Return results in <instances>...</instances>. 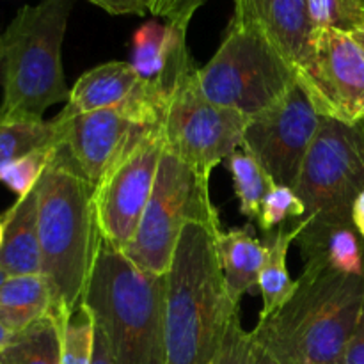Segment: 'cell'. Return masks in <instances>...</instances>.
Returning a JSON list of instances; mask_svg holds the SVG:
<instances>
[{
	"instance_id": "cell-8",
	"label": "cell",
	"mask_w": 364,
	"mask_h": 364,
	"mask_svg": "<svg viewBox=\"0 0 364 364\" xmlns=\"http://www.w3.org/2000/svg\"><path fill=\"white\" fill-rule=\"evenodd\" d=\"M219 219L210 198V180L198 176L171 151L164 149L151 198L134 240L123 252L139 269L166 276L185 224Z\"/></svg>"
},
{
	"instance_id": "cell-27",
	"label": "cell",
	"mask_w": 364,
	"mask_h": 364,
	"mask_svg": "<svg viewBox=\"0 0 364 364\" xmlns=\"http://www.w3.org/2000/svg\"><path fill=\"white\" fill-rule=\"evenodd\" d=\"M256 343L251 331L240 322V311L233 313L213 364H255Z\"/></svg>"
},
{
	"instance_id": "cell-23",
	"label": "cell",
	"mask_w": 364,
	"mask_h": 364,
	"mask_svg": "<svg viewBox=\"0 0 364 364\" xmlns=\"http://www.w3.org/2000/svg\"><path fill=\"white\" fill-rule=\"evenodd\" d=\"M228 164H230L231 176H233V187L238 198V205H240V213L249 220H256L263 199L274 187V181L256 162L255 156L249 155L244 148H238L228 159Z\"/></svg>"
},
{
	"instance_id": "cell-5",
	"label": "cell",
	"mask_w": 364,
	"mask_h": 364,
	"mask_svg": "<svg viewBox=\"0 0 364 364\" xmlns=\"http://www.w3.org/2000/svg\"><path fill=\"white\" fill-rule=\"evenodd\" d=\"M82 306L105 336L116 364L166 361V276L139 269L102 240Z\"/></svg>"
},
{
	"instance_id": "cell-34",
	"label": "cell",
	"mask_w": 364,
	"mask_h": 364,
	"mask_svg": "<svg viewBox=\"0 0 364 364\" xmlns=\"http://www.w3.org/2000/svg\"><path fill=\"white\" fill-rule=\"evenodd\" d=\"M348 11L355 16L359 23L364 25V0H345Z\"/></svg>"
},
{
	"instance_id": "cell-13",
	"label": "cell",
	"mask_w": 364,
	"mask_h": 364,
	"mask_svg": "<svg viewBox=\"0 0 364 364\" xmlns=\"http://www.w3.org/2000/svg\"><path fill=\"white\" fill-rule=\"evenodd\" d=\"M63 119H66L64 153L75 169L95 185V188L114 164L149 130L130 121L116 109L96 110Z\"/></svg>"
},
{
	"instance_id": "cell-28",
	"label": "cell",
	"mask_w": 364,
	"mask_h": 364,
	"mask_svg": "<svg viewBox=\"0 0 364 364\" xmlns=\"http://www.w3.org/2000/svg\"><path fill=\"white\" fill-rule=\"evenodd\" d=\"M306 4H308V14L315 32L329 27L352 32L354 28L363 27L355 20L354 14L348 11L345 0H306Z\"/></svg>"
},
{
	"instance_id": "cell-26",
	"label": "cell",
	"mask_w": 364,
	"mask_h": 364,
	"mask_svg": "<svg viewBox=\"0 0 364 364\" xmlns=\"http://www.w3.org/2000/svg\"><path fill=\"white\" fill-rule=\"evenodd\" d=\"M60 144H63V142H60ZM59 146L38 149V151L31 153V155H25L21 156V159L4 166L2 169H0V183H4L7 188H11L18 198L28 194V192L38 185L43 171L46 169V166L50 164L53 153H55V149L59 148Z\"/></svg>"
},
{
	"instance_id": "cell-12",
	"label": "cell",
	"mask_w": 364,
	"mask_h": 364,
	"mask_svg": "<svg viewBox=\"0 0 364 364\" xmlns=\"http://www.w3.org/2000/svg\"><path fill=\"white\" fill-rule=\"evenodd\" d=\"M299 85L320 116L364 124V50L350 32H315L311 68Z\"/></svg>"
},
{
	"instance_id": "cell-31",
	"label": "cell",
	"mask_w": 364,
	"mask_h": 364,
	"mask_svg": "<svg viewBox=\"0 0 364 364\" xmlns=\"http://www.w3.org/2000/svg\"><path fill=\"white\" fill-rule=\"evenodd\" d=\"M87 2L95 4L100 9L107 11L109 14H116V16H123V14H142L148 13L144 0H87Z\"/></svg>"
},
{
	"instance_id": "cell-6",
	"label": "cell",
	"mask_w": 364,
	"mask_h": 364,
	"mask_svg": "<svg viewBox=\"0 0 364 364\" xmlns=\"http://www.w3.org/2000/svg\"><path fill=\"white\" fill-rule=\"evenodd\" d=\"M196 77L210 102L247 119L276 105L297 84L294 68L240 4H235L220 46Z\"/></svg>"
},
{
	"instance_id": "cell-9",
	"label": "cell",
	"mask_w": 364,
	"mask_h": 364,
	"mask_svg": "<svg viewBox=\"0 0 364 364\" xmlns=\"http://www.w3.org/2000/svg\"><path fill=\"white\" fill-rule=\"evenodd\" d=\"M198 66H192L171 95L162 130L167 151L210 180L212 171L242 148L247 117L210 102L198 84Z\"/></svg>"
},
{
	"instance_id": "cell-18",
	"label": "cell",
	"mask_w": 364,
	"mask_h": 364,
	"mask_svg": "<svg viewBox=\"0 0 364 364\" xmlns=\"http://www.w3.org/2000/svg\"><path fill=\"white\" fill-rule=\"evenodd\" d=\"M217 252L228 295L240 306L242 297L258 287L267 258L265 244L256 238L252 226L233 228L217 235Z\"/></svg>"
},
{
	"instance_id": "cell-14",
	"label": "cell",
	"mask_w": 364,
	"mask_h": 364,
	"mask_svg": "<svg viewBox=\"0 0 364 364\" xmlns=\"http://www.w3.org/2000/svg\"><path fill=\"white\" fill-rule=\"evenodd\" d=\"M262 27L277 52L287 59L301 84L313 60V31L306 0H233Z\"/></svg>"
},
{
	"instance_id": "cell-22",
	"label": "cell",
	"mask_w": 364,
	"mask_h": 364,
	"mask_svg": "<svg viewBox=\"0 0 364 364\" xmlns=\"http://www.w3.org/2000/svg\"><path fill=\"white\" fill-rule=\"evenodd\" d=\"M0 364H60V326L52 315L32 323L0 350Z\"/></svg>"
},
{
	"instance_id": "cell-30",
	"label": "cell",
	"mask_w": 364,
	"mask_h": 364,
	"mask_svg": "<svg viewBox=\"0 0 364 364\" xmlns=\"http://www.w3.org/2000/svg\"><path fill=\"white\" fill-rule=\"evenodd\" d=\"M338 364H364V308Z\"/></svg>"
},
{
	"instance_id": "cell-1",
	"label": "cell",
	"mask_w": 364,
	"mask_h": 364,
	"mask_svg": "<svg viewBox=\"0 0 364 364\" xmlns=\"http://www.w3.org/2000/svg\"><path fill=\"white\" fill-rule=\"evenodd\" d=\"M38 231L41 276L52 299L50 315L63 327L82 308L103 240L96 217L95 185L75 169L63 144L38 181Z\"/></svg>"
},
{
	"instance_id": "cell-15",
	"label": "cell",
	"mask_w": 364,
	"mask_h": 364,
	"mask_svg": "<svg viewBox=\"0 0 364 364\" xmlns=\"http://www.w3.org/2000/svg\"><path fill=\"white\" fill-rule=\"evenodd\" d=\"M141 78L130 60H110L80 75L70 89V100L59 112L60 117L105 109H123L137 95Z\"/></svg>"
},
{
	"instance_id": "cell-33",
	"label": "cell",
	"mask_w": 364,
	"mask_h": 364,
	"mask_svg": "<svg viewBox=\"0 0 364 364\" xmlns=\"http://www.w3.org/2000/svg\"><path fill=\"white\" fill-rule=\"evenodd\" d=\"M352 224L364 238V191L355 198L354 205H352Z\"/></svg>"
},
{
	"instance_id": "cell-38",
	"label": "cell",
	"mask_w": 364,
	"mask_h": 364,
	"mask_svg": "<svg viewBox=\"0 0 364 364\" xmlns=\"http://www.w3.org/2000/svg\"><path fill=\"white\" fill-rule=\"evenodd\" d=\"M4 242V215H0V245Z\"/></svg>"
},
{
	"instance_id": "cell-24",
	"label": "cell",
	"mask_w": 364,
	"mask_h": 364,
	"mask_svg": "<svg viewBox=\"0 0 364 364\" xmlns=\"http://www.w3.org/2000/svg\"><path fill=\"white\" fill-rule=\"evenodd\" d=\"M95 320L82 306L60 327V364H91Z\"/></svg>"
},
{
	"instance_id": "cell-17",
	"label": "cell",
	"mask_w": 364,
	"mask_h": 364,
	"mask_svg": "<svg viewBox=\"0 0 364 364\" xmlns=\"http://www.w3.org/2000/svg\"><path fill=\"white\" fill-rule=\"evenodd\" d=\"M297 245L306 262H322L345 276L364 277V238L354 224L304 226Z\"/></svg>"
},
{
	"instance_id": "cell-35",
	"label": "cell",
	"mask_w": 364,
	"mask_h": 364,
	"mask_svg": "<svg viewBox=\"0 0 364 364\" xmlns=\"http://www.w3.org/2000/svg\"><path fill=\"white\" fill-rule=\"evenodd\" d=\"M255 364H277V363L274 361V358L269 354V352H265V350H263V348H259L258 345H256Z\"/></svg>"
},
{
	"instance_id": "cell-11",
	"label": "cell",
	"mask_w": 364,
	"mask_h": 364,
	"mask_svg": "<svg viewBox=\"0 0 364 364\" xmlns=\"http://www.w3.org/2000/svg\"><path fill=\"white\" fill-rule=\"evenodd\" d=\"M320 117L304 89L295 84L276 105L249 117L242 148L255 156L274 185L294 188Z\"/></svg>"
},
{
	"instance_id": "cell-10",
	"label": "cell",
	"mask_w": 364,
	"mask_h": 364,
	"mask_svg": "<svg viewBox=\"0 0 364 364\" xmlns=\"http://www.w3.org/2000/svg\"><path fill=\"white\" fill-rule=\"evenodd\" d=\"M164 149L166 142L160 127L149 128L96 185L95 206L100 233L117 251H127L137 233Z\"/></svg>"
},
{
	"instance_id": "cell-2",
	"label": "cell",
	"mask_w": 364,
	"mask_h": 364,
	"mask_svg": "<svg viewBox=\"0 0 364 364\" xmlns=\"http://www.w3.org/2000/svg\"><path fill=\"white\" fill-rule=\"evenodd\" d=\"M220 223L185 224L166 274L164 364H213L228 323L240 306L226 291L217 252Z\"/></svg>"
},
{
	"instance_id": "cell-4",
	"label": "cell",
	"mask_w": 364,
	"mask_h": 364,
	"mask_svg": "<svg viewBox=\"0 0 364 364\" xmlns=\"http://www.w3.org/2000/svg\"><path fill=\"white\" fill-rule=\"evenodd\" d=\"M75 0H39L20 7L0 34V127L41 121L70 100L63 41Z\"/></svg>"
},
{
	"instance_id": "cell-25",
	"label": "cell",
	"mask_w": 364,
	"mask_h": 364,
	"mask_svg": "<svg viewBox=\"0 0 364 364\" xmlns=\"http://www.w3.org/2000/svg\"><path fill=\"white\" fill-rule=\"evenodd\" d=\"M302 217H304V205L297 198L294 188L274 185L263 199L256 223L262 228L263 233L269 235L281 224L299 223Z\"/></svg>"
},
{
	"instance_id": "cell-21",
	"label": "cell",
	"mask_w": 364,
	"mask_h": 364,
	"mask_svg": "<svg viewBox=\"0 0 364 364\" xmlns=\"http://www.w3.org/2000/svg\"><path fill=\"white\" fill-rule=\"evenodd\" d=\"M66 119L55 116L46 121H18L0 127V169L14 160L38 151L53 148L64 141Z\"/></svg>"
},
{
	"instance_id": "cell-3",
	"label": "cell",
	"mask_w": 364,
	"mask_h": 364,
	"mask_svg": "<svg viewBox=\"0 0 364 364\" xmlns=\"http://www.w3.org/2000/svg\"><path fill=\"white\" fill-rule=\"evenodd\" d=\"M364 308V277L306 262L294 295L258 320L255 343L277 364H338Z\"/></svg>"
},
{
	"instance_id": "cell-29",
	"label": "cell",
	"mask_w": 364,
	"mask_h": 364,
	"mask_svg": "<svg viewBox=\"0 0 364 364\" xmlns=\"http://www.w3.org/2000/svg\"><path fill=\"white\" fill-rule=\"evenodd\" d=\"M208 0H155L149 13L156 18H164L167 23L188 28V23Z\"/></svg>"
},
{
	"instance_id": "cell-39",
	"label": "cell",
	"mask_w": 364,
	"mask_h": 364,
	"mask_svg": "<svg viewBox=\"0 0 364 364\" xmlns=\"http://www.w3.org/2000/svg\"><path fill=\"white\" fill-rule=\"evenodd\" d=\"M7 277H9V276H7V274L4 272L2 269H0V287H2V284L6 283V279H7Z\"/></svg>"
},
{
	"instance_id": "cell-7",
	"label": "cell",
	"mask_w": 364,
	"mask_h": 364,
	"mask_svg": "<svg viewBox=\"0 0 364 364\" xmlns=\"http://www.w3.org/2000/svg\"><path fill=\"white\" fill-rule=\"evenodd\" d=\"M294 191L304 226L352 224V205L364 191V124L320 117Z\"/></svg>"
},
{
	"instance_id": "cell-20",
	"label": "cell",
	"mask_w": 364,
	"mask_h": 364,
	"mask_svg": "<svg viewBox=\"0 0 364 364\" xmlns=\"http://www.w3.org/2000/svg\"><path fill=\"white\" fill-rule=\"evenodd\" d=\"M301 231V223H291L288 226H279L276 231L267 235V258L258 279L263 297V309L259 313V318L272 315L281 306L287 304L297 288V279L294 281L288 274L287 256L288 249L297 240Z\"/></svg>"
},
{
	"instance_id": "cell-36",
	"label": "cell",
	"mask_w": 364,
	"mask_h": 364,
	"mask_svg": "<svg viewBox=\"0 0 364 364\" xmlns=\"http://www.w3.org/2000/svg\"><path fill=\"white\" fill-rule=\"evenodd\" d=\"M13 336H14V334L11 333V331H7L6 327H4L2 323H0V350H2V348L6 347V345L9 343L11 340H13Z\"/></svg>"
},
{
	"instance_id": "cell-37",
	"label": "cell",
	"mask_w": 364,
	"mask_h": 364,
	"mask_svg": "<svg viewBox=\"0 0 364 364\" xmlns=\"http://www.w3.org/2000/svg\"><path fill=\"white\" fill-rule=\"evenodd\" d=\"M350 34L354 36V39H355V41H358L359 45H361V48L364 50V25H363V27H358V28H354V31H352Z\"/></svg>"
},
{
	"instance_id": "cell-16",
	"label": "cell",
	"mask_w": 364,
	"mask_h": 364,
	"mask_svg": "<svg viewBox=\"0 0 364 364\" xmlns=\"http://www.w3.org/2000/svg\"><path fill=\"white\" fill-rule=\"evenodd\" d=\"M4 215V242L0 269L7 276L41 274V249L38 231V185L16 199Z\"/></svg>"
},
{
	"instance_id": "cell-19",
	"label": "cell",
	"mask_w": 364,
	"mask_h": 364,
	"mask_svg": "<svg viewBox=\"0 0 364 364\" xmlns=\"http://www.w3.org/2000/svg\"><path fill=\"white\" fill-rule=\"evenodd\" d=\"M52 299L41 274L11 276L0 287V323L13 334L50 315Z\"/></svg>"
},
{
	"instance_id": "cell-40",
	"label": "cell",
	"mask_w": 364,
	"mask_h": 364,
	"mask_svg": "<svg viewBox=\"0 0 364 364\" xmlns=\"http://www.w3.org/2000/svg\"><path fill=\"white\" fill-rule=\"evenodd\" d=\"M144 4H146V7H148V13H149V9H151V6L155 4V0H144Z\"/></svg>"
},
{
	"instance_id": "cell-32",
	"label": "cell",
	"mask_w": 364,
	"mask_h": 364,
	"mask_svg": "<svg viewBox=\"0 0 364 364\" xmlns=\"http://www.w3.org/2000/svg\"><path fill=\"white\" fill-rule=\"evenodd\" d=\"M91 364H116L110 352L109 343H107L105 336L102 331L96 327L95 323V348H92V361Z\"/></svg>"
}]
</instances>
